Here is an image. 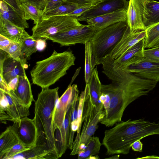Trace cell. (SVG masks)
<instances>
[{
  "label": "cell",
  "mask_w": 159,
  "mask_h": 159,
  "mask_svg": "<svg viewBox=\"0 0 159 159\" xmlns=\"http://www.w3.org/2000/svg\"><path fill=\"white\" fill-rule=\"evenodd\" d=\"M145 2H146L147 1H148V0H143Z\"/></svg>",
  "instance_id": "cell-46"
},
{
  "label": "cell",
  "mask_w": 159,
  "mask_h": 159,
  "mask_svg": "<svg viewBox=\"0 0 159 159\" xmlns=\"http://www.w3.org/2000/svg\"><path fill=\"white\" fill-rule=\"evenodd\" d=\"M83 25L77 18L67 15L53 16L42 17L40 21L32 28L31 36L35 39H46L49 37L58 33Z\"/></svg>",
  "instance_id": "cell-7"
},
{
  "label": "cell",
  "mask_w": 159,
  "mask_h": 159,
  "mask_svg": "<svg viewBox=\"0 0 159 159\" xmlns=\"http://www.w3.org/2000/svg\"><path fill=\"white\" fill-rule=\"evenodd\" d=\"M95 30L89 25L81 26L58 33L48 37L46 39L57 43L61 46H69L83 44L90 41Z\"/></svg>",
  "instance_id": "cell-9"
},
{
  "label": "cell",
  "mask_w": 159,
  "mask_h": 159,
  "mask_svg": "<svg viewBox=\"0 0 159 159\" xmlns=\"http://www.w3.org/2000/svg\"><path fill=\"white\" fill-rule=\"evenodd\" d=\"M27 148H28L21 142H20L6 152L0 159H10L12 156Z\"/></svg>",
  "instance_id": "cell-33"
},
{
  "label": "cell",
  "mask_w": 159,
  "mask_h": 159,
  "mask_svg": "<svg viewBox=\"0 0 159 159\" xmlns=\"http://www.w3.org/2000/svg\"><path fill=\"white\" fill-rule=\"evenodd\" d=\"M85 61L84 78L86 84L88 83L95 68L93 67L92 57V49L90 41L85 44Z\"/></svg>",
  "instance_id": "cell-31"
},
{
  "label": "cell",
  "mask_w": 159,
  "mask_h": 159,
  "mask_svg": "<svg viewBox=\"0 0 159 159\" xmlns=\"http://www.w3.org/2000/svg\"><path fill=\"white\" fill-rule=\"evenodd\" d=\"M143 21L145 28L159 22V2L148 0L145 3Z\"/></svg>",
  "instance_id": "cell-25"
},
{
  "label": "cell",
  "mask_w": 159,
  "mask_h": 159,
  "mask_svg": "<svg viewBox=\"0 0 159 159\" xmlns=\"http://www.w3.org/2000/svg\"><path fill=\"white\" fill-rule=\"evenodd\" d=\"M127 9L119 10L89 19L85 21L94 30H100L117 22L127 20Z\"/></svg>",
  "instance_id": "cell-16"
},
{
  "label": "cell",
  "mask_w": 159,
  "mask_h": 159,
  "mask_svg": "<svg viewBox=\"0 0 159 159\" xmlns=\"http://www.w3.org/2000/svg\"><path fill=\"white\" fill-rule=\"evenodd\" d=\"M36 39L38 51H42L45 48L46 46V43L45 40L46 39Z\"/></svg>",
  "instance_id": "cell-42"
},
{
  "label": "cell",
  "mask_w": 159,
  "mask_h": 159,
  "mask_svg": "<svg viewBox=\"0 0 159 159\" xmlns=\"http://www.w3.org/2000/svg\"><path fill=\"white\" fill-rule=\"evenodd\" d=\"M145 38L129 48L121 57L114 60L120 68L134 63L144 57Z\"/></svg>",
  "instance_id": "cell-18"
},
{
  "label": "cell",
  "mask_w": 159,
  "mask_h": 159,
  "mask_svg": "<svg viewBox=\"0 0 159 159\" xmlns=\"http://www.w3.org/2000/svg\"><path fill=\"white\" fill-rule=\"evenodd\" d=\"M127 20L96 30L90 40L93 67L102 64L110 56L122 37L127 27Z\"/></svg>",
  "instance_id": "cell-5"
},
{
  "label": "cell",
  "mask_w": 159,
  "mask_h": 159,
  "mask_svg": "<svg viewBox=\"0 0 159 159\" xmlns=\"http://www.w3.org/2000/svg\"><path fill=\"white\" fill-rule=\"evenodd\" d=\"M0 17L13 24L24 29L29 25L24 17L2 0L0 1Z\"/></svg>",
  "instance_id": "cell-20"
},
{
  "label": "cell",
  "mask_w": 159,
  "mask_h": 159,
  "mask_svg": "<svg viewBox=\"0 0 159 159\" xmlns=\"http://www.w3.org/2000/svg\"><path fill=\"white\" fill-rule=\"evenodd\" d=\"M14 123L20 142L28 148L35 145L38 132L34 119L25 116Z\"/></svg>",
  "instance_id": "cell-13"
},
{
  "label": "cell",
  "mask_w": 159,
  "mask_h": 159,
  "mask_svg": "<svg viewBox=\"0 0 159 159\" xmlns=\"http://www.w3.org/2000/svg\"><path fill=\"white\" fill-rule=\"evenodd\" d=\"M20 142L16 130L15 123L7 127L0 136V159L4 153Z\"/></svg>",
  "instance_id": "cell-22"
},
{
  "label": "cell",
  "mask_w": 159,
  "mask_h": 159,
  "mask_svg": "<svg viewBox=\"0 0 159 159\" xmlns=\"http://www.w3.org/2000/svg\"><path fill=\"white\" fill-rule=\"evenodd\" d=\"M152 135H159V123L143 119L118 123L106 130L102 144L107 149L106 155L128 154L131 145L135 141Z\"/></svg>",
  "instance_id": "cell-2"
},
{
  "label": "cell",
  "mask_w": 159,
  "mask_h": 159,
  "mask_svg": "<svg viewBox=\"0 0 159 159\" xmlns=\"http://www.w3.org/2000/svg\"><path fill=\"white\" fill-rule=\"evenodd\" d=\"M89 5L90 4H76L70 3L64 1L61 4L56 8L43 14L42 17H46L53 16L67 15L77 8Z\"/></svg>",
  "instance_id": "cell-29"
},
{
  "label": "cell",
  "mask_w": 159,
  "mask_h": 159,
  "mask_svg": "<svg viewBox=\"0 0 159 159\" xmlns=\"http://www.w3.org/2000/svg\"><path fill=\"white\" fill-rule=\"evenodd\" d=\"M21 43L12 41L9 46L4 51L9 56L16 60H20Z\"/></svg>",
  "instance_id": "cell-32"
},
{
  "label": "cell",
  "mask_w": 159,
  "mask_h": 159,
  "mask_svg": "<svg viewBox=\"0 0 159 159\" xmlns=\"http://www.w3.org/2000/svg\"><path fill=\"white\" fill-rule=\"evenodd\" d=\"M144 48H151L159 45V22L145 29Z\"/></svg>",
  "instance_id": "cell-27"
},
{
  "label": "cell",
  "mask_w": 159,
  "mask_h": 159,
  "mask_svg": "<svg viewBox=\"0 0 159 159\" xmlns=\"http://www.w3.org/2000/svg\"><path fill=\"white\" fill-rule=\"evenodd\" d=\"M19 76H17L11 80L8 84V87L10 90L15 91L18 85Z\"/></svg>",
  "instance_id": "cell-41"
},
{
  "label": "cell",
  "mask_w": 159,
  "mask_h": 159,
  "mask_svg": "<svg viewBox=\"0 0 159 159\" xmlns=\"http://www.w3.org/2000/svg\"><path fill=\"white\" fill-rule=\"evenodd\" d=\"M19 1L21 3H28L34 5L42 14V12L46 7L48 0H19Z\"/></svg>",
  "instance_id": "cell-35"
},
{
  "label": "cell",
  "mask_w": 159,
  "mask_h": 159,
  "mask_svg": "<svg viewBox=\"0 0 159 159\" xmlns=\"http://www.w3.org/2000/svg\"><path fill=\"white\" fill-rule=\"evenodd\" d=\"M28 67L26 62L16 60L9 55L4 60L0 74L2 75L8 84L13 79L17 76L26 75L25 68Z\"/></svg>",
  "instance_id": "cell-17"
},
{
  "label": "cell",
  "mask_w": 159,
  "mask_h": 159,
  "mask_svg": "<svg viewBox=\"0 0 159 159\" xmlns=\"http://www.w3.org/2000/svg\"><path fill=\"white\" fill-rule=\"evenodd\" d=\"M88 84L89 91L92 99L99 111H104L103 103L100 100L102 84L99 80L96 67L93 70Z\"/></svg>",
  "instance_id": "cell-24"
},
{
  "label": "cell",
  "mask_w": 159,
  "mask_h": 159,
  "mask_svg": "<svg viewBox=\"0 0 159 159\" xmlns=\"http://www.w3.org/2000/svg\"><path fill=\"white\" fill-rule=\"evenodd\" d=\"M13 91L23 103L30 108L32 102L34 100L30 83L26 75L19 76L18 86L16 89Z\"/></svg>",
  "instance_id": "cell-23"
},
{
  "label": "cell",
  "mask_w": 159,
  "mask_h": 159,
  "mask_svg": "<svg viewBox=\"0 0 159 159\" xmlns=\"http://www.w3.org/2000/svg\"><path fill=\"white\" fill-rule=\"evenodd\" d=\"M0 90L5 92L10 91L8 84L4 79L3 76L0 74Z\"/></svg>",
  "instance_id": "cell-44"
},
{
  "label": "cell",
  "mask_w": 159,
  "mask_h": 159,
  "mask_svg": "<svg viewBox=\"0 0 159 159\" xmlns=\"http://www.w3.org/2000/svg\"><path fill=\"white\" fill-rule=\"evenodd\" d=\"M102 143L97 137H91L84 147L78 154L79 159H90L99 153Z\"/></svg>",
  "instance_id": "cell-26"
},
{
  "label": "cell",
  "mask_w": 159,
  "mask_h": 159,
  "mask_svg": "<svg viewBox=\"0 0 159 159\" xmlns=\"http://www.w3.org/2000/svg\"><path fill=\"white\" fill-rule=\"evenodd\" d=\"M143 145V143L140 140H138L132 143L131 148L134 151L141 152L142 151Z\"/></svg>",
  "instance_id": "cell-43"
},
{
  "label": "cell",
  "mask_w": 159,
  "mask_h": 159,
  "mask_svg": "<svg viewBox=\"0 0 159 159\" xmlns=\"http://www.w3.org/2000/svg\"><path fill=\"white\" fill-rule=\"evenodd\" d=\"M102 65V72L112 83L101 85V93L108 95L110 101L109 109L100 123L109 127L121 122L127 107L139 98L147 95L157 82L123 71L111 58Z\"/></svg>",
  "instance_id": "cell-1"
},
{
  "label": "cell",
  "mask_w": 159,
  "mask_h": 159,
  "mask_svg": "<svg viewBox=\"0 0 159 159\" xmlns=\"http://www.w3.org/2000/svg\"><path fill=\"white\" fill-rule=\"evenodd\" d=\"M2 0L12 7L20 14L25 17L24 13L20 7V5L21 3L20 2L19 0Z\"/></svg>",
  "instance_id": "cell-37"
},
{
  "label": "cell",
  "mask_w": 159,
  "mask_h": 159,
  "mask_svg": "<svg viewBox=\"0 0 159 159\" xmlns=\"http://www.w3.org/2000/svg\"><path fill=\"white\" fill-rule=\"evenodd\" d=\"M75 59L71 51L59 53L54 50L49 57L36 62L30 72L33 84L41 88H49L67 74Z\"/></svg>",
  "instance_id": "cell-4"
},
{
  "label": "cell",
  "mask_w": 159,
  "mask_h": 159,
  "mask_svg": "<svg viewBox=\"0 0 159 159\" xmlns=\"http://www.w3.org/2000/svg\"><path fill=\"white\" fill-rule=\"evenodd\" d=\"M29 108L25 106L14 92L0 90V120L2 123L7 121L18 122L30 114Z\"/></svg>",
  "instance_id": "cell-8"
},
{
  "label": "cell",
  "mask_w": 159,
  "mask_h": 159,
  "mask_svg": "<svg viewBox=\"0 0 159 159\" xmlns=\"http://www.w3.org/2000/svg\"><path fill=\"white\" fill-rule=\"evenodd\" d=\"M156 47H157L158 48H159V45H157V46Z\"/></svg>",
  "instance_id": "cell-47"
},
{
  "label": "cell",
  "mask_w": 159,
  "mask_h": 159,
  "mask_svg": "<svg viewBox=\"0 0 159 159\" xmlns=\"http://www.w3.org/2000/svg\"><path fill=\"white\" fill-rule=\"evenodd\" d=\"M78 87L76 84L69 85L58 99L53 115L52 124V131L54 136L62 125L69 104L75 90Z\"/></svg>",
  "instance_id": "cell-12"
},
{
  "label": "cell",
  "mask_w": 159,
  "mask_h": 159,
  "mask_svg": "<svg viewBox=\"0 0 159 159\" xmlns=\"http://www.w3.org/2000/svg\"><path fill=\"white\" fill-rule=\"evenodd\" d=\"M64 1V0H48L46 7L42 12V15L58 7Z\"/></svg>",
  "instance_id": "cell-36"
},
{
  "label": "cell",
  "mask_w": 159,
  "mask_h": 159,
  "mask_svg": "<svg viewBox=\"0 0 159 159\" xmlns=\"http://www.w3.org/2000/svg\"><path fill=\"white\" fill-rule=\"evenodd\" d=\"M127 0H103L77 18L80 22L123 9H127Z\"/></svg>",
  "instance_id": "cell-11"
},
{
  "label": "cell",
  "mask_w": 159,
  "mask_h": 159,
  "mask_svg": "<svg viewBox=\"0 0 159 159\" xmlns=\"http://www.w3.org/2000/svg\"><path fill=\"white\" fill-rule=\"evenodd\" d=\"M145 30L130 31L128 26L121 39L110 56L116 60L121 57L129 48L145 37Z\"/></svg>",
  "instance_id": "cell-15"
},
{
  "label": "cell",
  "mask_w": 159,
  "mask_h": 159,
  "mask_svg": "<svg viewBox=\"0 0 159 159\" xmlns=\"http://www.w3.org/2000/svg\"><path fill=\"white\" fill-rule=\"evenodd\" d=\"M121 69L146 79L159 81V61L143 57Z\"/></svg>",
  "instance_id": "cell-10"
},
{
  "label": "cell",
  "mask_w": 159,
  "mask_h": 159,
  "mask_svg": "<svg viewBox=\"0 0 159 159\" xmlns=\"http://www.w3.org/2000/svg\"><path fill=\"white\" fill-rule=\"evenodd\" d=\"M12 41L0 34V49L5 51L10 45Z\"/></svg>",
  "instance_id": "cell-40"
},
{
  "label": "cell",
  "mask_w": 159,
  "mask_h": 159,
  "mask_svg": "<svg viewBox=\"0 0 159 159\" xmlns=\"http://www.w3.org/2000/svg\"><path fill=\"white\" fill-rule=\"evenodd\" d=\"M159 158V157L155 156H147L145 157L140 158Z\"/></svg>",
  "instance_id": "cell-45"
},
{
  "label": "cell",
  "mask_w": 159,
  "mask_h": 159,
  "mask_svg": "<svg viewBox=\"0 0 159 159\" xmlns=\"http://www.w3.org/2000/svg\"><path fill=\"white\" fill-rule=\"evenodd\" d=\"M20 7L23 11L26 20L31 19L34 21V24L39 23L42 17V14L34 5L28 3H21Z\"/></svg>",
  "instance_id": "cell-30"
},
{
  "label": "cell",
  "mask_w": 159,
  "mask_h": 159,
  "mask_svg": "<svg viewBox=\"0 0 159 159\" xmlns=\"http://www.w3.org/2000/svg\"><path fill=\"white\" fill-rule=\"evenodd\" d=\"M94 6V5H89L80 7L67 15L77 18Z\"/></svg>",
  "instance_id": "cell-38"
},
{
  "label": "cell",
  "mask_w": 159,
  "mask_h": 159,
  "mask_svg": "<svg viewBox=\"0 0 159 159\" xmlns=\"http://www.w3.org/2000/svg\"><path fill=\"white\" fill-rule=\"evenodd\" d=\"M145 3L143 0H129L127 20L128 26L131 31L145 30L143 21Z\"/></svg>",
  "instance_id": "cell-14"
},
{
  "label": "cell",
  "mask_w": 159,
  "mask_h": 159,
  "mask_svg": "<svg viewBox=\"0 0 159 159\" xmlns=\"http://www.w3.org/2000/svg\"><path fill=\"white\" fill-rule=\"evenodd\" d=\"M84 99L81 124V131L78 139L73 141L70 155L78 154L85 146L89 139L98 127V123L103 120L105 111L97 109L90 95L88 84L83 91Z\"/></svg>",
  "instance_id": "cell-6"
},
{
  "label": "cell",
  "mask_w": 159,
  "mask_h": 159,
  "mask_svg": "<svg viewBox=\"0 0 159 159\" xmlns=\"http://www.w3.org/2000/svg\"><path fill=\"white\" fill-rule=\"evenodd\" d=\"M59 88H42L35 102L33 119L37 129L36 144L45 146L50 151L52 159L58 158L52 131V124L59 98Z\"/></svg>",
  "instance_id": "cell-3"
},
{
  "label": "cell",
  "mask_w": 159,
  "mask_h": 159,
  "mask_svg": "<svg viewBox=\"0 0 159 159\" xmlns=\"http://www.w3.org/2000/svg\"><path fill=\"white\" fill-rule=\"evenodd\" d=\"M143 55L144 58L159 61V48L155 47L147 49H144Z\"/></svg>",
  "instance_id": "cell-34"
},
{
  "label": "cell",
  "mask_w": 159,
  "mask_h": 159,
  "mask_svg": "<svg viewBox=\"0 0 159 159\" xmlns=\"http://www.w3.org/2000/svg\"><path fill=\"white\" fill-rule=\"evenodd\" d=\"M20 60L26 62L30 59L31 55L38 51L36 39L30 37L25 39L21 43Z\"/></svg>",
  "instance_id": "cell-28"
},
{
  "label": "cell",
  "mask_w": 159,
  "mask_h": 159,
  "mask_svg": "<svg viewBox=\"0 0 159 159\" xmlns=\"http://www.w3.org/2000/svg\"><path fill=\"white\" fill-rule=\"evenodd\" d=\"M0 34L20 43L25 39L31 36L25 29L17 26L0 17Z\"/></svg>",
  "instance_id": "cell-19"
},
{
  "label": "cell",
  "mask_w": 159,
  "mask_h": 159,
  "mask_svg": "<svg viewBox=\"0 0 159 159\" xmlns=\"http://www.w3.org/2000/svg\"><path fill=\"white\" fill-rule=\"evenodd\" d=\"M52 159L50 151L44 145L36 144L11 157L10 159Z\"/></svg>",
  "instance_id": "cell-21"
},
{
  "label": "cell",
  "mask_w": 159,
  "mask_h": 159,
  "mask_svg": "<svg viewBox=\"0 0 159 159\" xmlns=\"http://www.w3.org/2000/svg\"><path fill=\"white\" fill-rule=\"evenodd\" d=\"M103 0H64L69 2L79 4L96 5Z\"/></svg>",
  "instance_id": "cell-39"
}]
</instances>
